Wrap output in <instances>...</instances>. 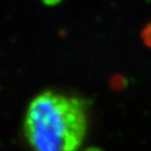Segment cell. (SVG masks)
<instances>
[{
  "label": "cell",
  "instance_id": "6da1fadb",
  "mask_svg": "<svg viewBox=\"0 0 151 151\" xmlns=\"http://www.w3.org/2000/svg\"><path fill=\"white\" fill-rule=\"evenodd\" d=\"M87 127L85 102L54 90H45L32 100L23 124L34 151H78Z\"/></svg>",
  "mask_w": 151,
  "mask_h": 151
},
{
  "label": "cell",
  "instance_id": "7a4b0ae2",
  "mask_svg": "<svg viewBox=\"0 0 151 151\" xmlns=\"http://www.w3.org/2000/svg\"><path fill=\"white\" fill-rule=\"evenodd\" d=\"M142 38H143V41H144L145 44L151 48V22L143 29Z\"/></svg>",
  "mask_w": 151,
  "mask_h": 151
},
{
  "label": "cell",
  "instance_id": "3957f363",
  "mask_svg": "<svg viewBox=\"0 0 151 151\" xmlns=\"http://www.w3.org/2000/svg\"><path fill=\"white\" fill-rule=\"evenodd\" d=\"M44 4L46 5H56L61 1V0H41Z\"/></svg>",
  "mask_w": 151,
  "mask_h": 151
},
{
  "label": "cell",
  "instance_id": "277c9868",
  "mask_svg": "<svg viewBox=\"0 0 151 151\" xmlns=\"http://www.w3.org/2000/svg\"><path fill=\"white\" fill-rule=\"evenodd\" d=\"M85 151H103L100 148H97V147H90V148L85 149Z\"/></svg>",
  "mask_w": 151,
  "mask_h": 151
}]
</instances>
